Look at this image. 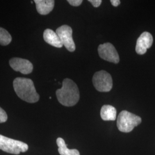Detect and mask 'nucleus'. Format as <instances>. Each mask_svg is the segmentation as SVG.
Instances as JSON below:
<instances>
[{
	"mask_svg": "<svg viewBox=\"0 0 155 155\" xmlns=\"http://www.w3.org/2000/svg\"><path fill=\"white\" fill-rule=\"evenodd\" d=\"M95 88L100 92H109L113 87V80L110 74L104 70L95 72L93 77Z\"/></svg>",
	"mask_w": 155,
	"mask_h": 155,
	"instance_id": "5",
	"label": "nucleus"
},
{
	"mask_svg": "<svg viewBox=\"0 0 155 155\" xmlns=\"http://www.w3.org/2000/svg\"><path fill=\"white\" fill-rule=\"evenodd\" d=\"M56 143L59 147L58 152L61 155H80L79 152L77 150H70L67 148L65 141L61 137L56 140Z\"/></svg>",
	"mask_w": 155,
	"mask_h": 155,
	"instance_id": "13",
	"label": "nucleus"
},
{
	"mask_svg": "<svg viewBox=\"0 0 155 155\" xmlns=\"http://www.w3.org/2000/svg\"><path fill=\"white\" fill-rule=\"evenodd\" d=\"M9 64L15 71L23 74H29L33 71V64L27 59L13 58L9 61Z\"/></svg>",
	"mask_w": 155,
	"mask_h": 155,
	"instance_id": "8",
	"label": "nucleus"
},
{
	"mask_svg": "<svg viewBox=\"0 0 155 155\" xmlns=\"http://www.w3.org/2000/svg\"><path fill=\"white\" fill-rule=\"evenodd\" d=\"M56 94L58 101L65 106L75 105L80 97L77 84L68 78L63 80L62 87L56 90Z\"/></svg>",
	"mask_w": 155,
	"mask_h": 155,
	"instance_id": "1",
	"label": "nucleus"
},
{
	"mask_svg": "<svg viewBox=\"0 0 155 155\" xmlns=\"http://www.w3.org/2000/svg\"><path fill=\"white\" fill-rule=\"evenodd\" d=\"M110 2L112 5L116 7L120 4L121 1L120 0H111Z\"/></svg>",
	"mask_w": 155,
	"mask_h": 155,
	"instance_id": "18",
	"label": "nucleus"
},
{
	"mask_svg": "<svg viewBox=\"0 0 155 155\" xmlns=\"http://www.w3.org/2000/svg\"><path fill=\"white\" fill-rule=\"evenodd\" d=\"M89 2H90L95 8H98L102 3L101 0H89Z\"/></svg>",
	"mask_w": 155,
	"mask_h": 155,
	"instance_id": "17",
	"label": "nucleus"
},
{
	"mask_svg": "<svg viewBox=\"0 0 155 155\" xmlns=\"http://www.w3.org/2000/svg\"><path fill=\"white\" fill-rule=\"evenodd\" d=\"M8 120L7 114L3 109L0 107V123L5 122Z\"/></svg>",
	"mask_w": 155,
	"mask_h": 155,
	"instance_id": "15",
	"label": "nucleus"
},
{
	"mask_svg": "<svg viewBox=\"0 0 155 155\" xmlns=\"http://www.w3.org/2000/svg\"><path fill=\"white\" fill-rule=\"evenodd\" d=\"M12 36L6 29L0 27V45H7L12 41Z\"/></svg>",
	"mask_w": 155,
	"mask_h": 155,
	"instance_id": "14",
	"label": "nucleus"
},
{
	"mask_svg": "<svg viewBox=\"0 0 155 155\" xmlns=\"http://www.w3.org/2000/svg\"><path fill=\"white\" fill-rule=\"evenodd\" d=\"M0 150L14 155H19L28 150V145L22 141L10 139L0 134Z\"/></svg>",
	"mask_w": 155,
	"mask_h": 155,
	"instance_id": "4",
	"label": "nucleus"
},
{
	"mask_svg": "<svg viewBox=\"0 0 155 155\" xmlns=\"http://www.w3.org/2000/svg\"><path fill=\"white\" fill-rule=\"evenodd\" d=\"M56 33L67 50L70 52H74L75 50L76 47L72 38V29L70 26L63 25L56 29Z\"/></svg>",
	"mask_w": 155,
	"mask_h": 155,
	"instance_id": "6",
	"label": "nucleus"
},
{
	"mask_svg": "<svg viewBox=\"0 0 155 155\" xmlns=\"http://www.w3.org/2000/svg\"><path fill=\"white\" fill-rule=\"evenodd\" d=\"M98 51L100 57L106 61L117 64L120 61V57L114 45L106 43L98 46Z\"/></svg>",
	"mask_w": 155,
	"mask_h": 155,
	"instance_id": "7",
	"label": "nucleus"
},
{
	"mask_svg": "<svg viewBox=\"0 0 155 155\" xmlns=\"http://www.w3.org/2000/svg\"><path fill=\"white\" fill-rule=\"evenodd\" d=\"M141 121L140 117L127 111L123 110L118 116L117 125L120 132L129 133L132 131L134 127L140 125Z\"/></svg>",
	"mask_w": 155,
	"mask_h": 155,
	"instance_id": "3",
	"label": "nucleus"
},
{
	"mask_svg": "<svg viewBox=\"0 0 155 155\" xmlns=\"http://www.w3.org/2000/svg\"><path fill=\"white\" fill-rule=\"evenodd\" d=\"M13 88L17 96L28 103H35L40 96L36 92L33 81L26 78H16L13 81Z\"/></svg>",
	"mask_w": 155,
	"mask_h": 155,
	"instance_id": "2",
	"label": "nucleus"
},
{
	"mask_svg": "<svg viewBox=\"0 0 155 155\" xmlns=\"http://www.w3.org/2000/svg\"><path fill=\"white\" fill-rule=\"evenodd\" d=\"M36 9L39 14L46 15L50 13L54 9L55 1L54 0H35Z\"/></svg>",
	"mask_w": 155,
	"mask_h": 155,
	"instance_id": "10",
	"label": "nucleus"
},
{
	"mask_svg": "<svg viewBox=\"0 0 155 155\" xmlns=\"http://www.w3.org/2000/svg\"><path fill=\"white\" fill-rule=\"evenodd\" d=\"M117 110L113 106L105 105L101 110V117L104 121H115L116 119Z\"/></svg>",
	"mask_w": 155,
	"mask_h": 155,
	"instance_id": "12",
	"label": "nucleus"
},
{
	"mask_svg": "<svg viewBox=\"0 0 155 155\" xmlns=\"http://www.w3.org/2000/svg\"><path fill=\"white\" fill-rule=\"evenodd\" d=\"M67 2L73 6H78L81 5L83 2L82 0H68Z\"/></svg>",
	"mask_w": 155,
	"mask_h": 155,
	"instance_id": "16",
	"label": "nucleus"
},
{
	"mask_svg": "<svg viewBox=\"0 0 155 155\" xmlns=\"http://www.w3.org/2000/svg\"><path fill=\"white\" fill-rule=\"evenodd\" d=\"M153 37L148 32H144L139 37L136 43V51L139 55L145 54L153 44Z\"/></svg>",
	"mask_w": 155,
	"mask_h": 155,
	"instance_id": "9",
	"label": "nucleus"
},
{
	"mask_svg": "<svg viewBox=\"0 0 155 155\" xmlns=\"http://www.w3.org/2000/svg\"><path fill=\"white\" fill-rule=\"evenodd\" d=\"M43 38L46 43L56 48H61L63 45L57 33L51 29L45 30Z\"/></svg>",
	"mask_w": 155,
	"mask_h": 155,
	"instance_id": "11",
	"label": "nucleus"
}]
</instances>
